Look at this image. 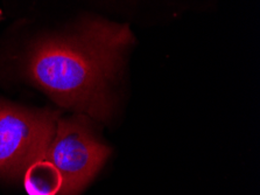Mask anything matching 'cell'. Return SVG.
<instances>
[{
	"instance_id": "3957f363",
	"label": "cell",
	"mask_w": 260,
	"mask_h": 195,
	"mask_svg": "<svg viewBox=\"0 0 260 195\" xmlns=\"http://www.w3.org/2000/svg\"><path fill=\"white\" fill-rule=\"evenodd\" d=\"M110 149L94 136L88 121L78 116L57 122L45 153L60 172L63 185L58 195H78L105 164Z\"/></svg>"
},
{
	"instance_id": "6da1fadb",
	"label": "cell",
	"mask_w": 260,
	"mask_h": 195,
	"mask_svg": "<svg viewBox=\"0 0 260 195\" xmlns=\"http://www.w3.org/2000/svg\"><path fill=\"white\" fill-rule=\"evenodd\" d=\"M132 42L127 25L90 20L72 37L34 43L25 74L58 105L106 122L113 110L110 86Z\"/></svg>"
},
{
	"instance_id": "277c9868",
	"label": "cell",
	"mask_w": 260,
	"mask_h": 195,
	"mask_svg": "<svg viewBox=\"0 0 260 195\" xmlns=\"http://www.w3.org/2000/svg\"><path fill=\"white\" fill-rule=\"evenodd\" d=\"M22 176L23 187L28 195H58L62 189L60 172L45 157L31 162Z\"/></svg>"
},
{
	"instance_id": "7a4b0ae2",
	"label": "cell",
	"mask_w": 260,
	"mask_h": 195,
	"mask_svg": "<svg viewBox=\"0 0 260 195\" xmlns=\"http://www.w3.org/2000/svg\"><path fill=\"white\" fill-rule=\"evenodd\" d=\"M54 111L28 110L0 101V178L22 176L45 157L56 130Z\"/></svg>"
}]
</instances>
